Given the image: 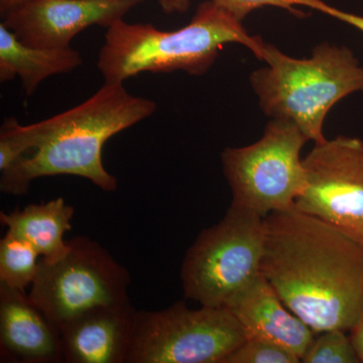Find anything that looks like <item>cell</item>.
Listing matches in <instances>:
<instances>
[{"label": "cell", "instance_id": "1", "mask_svg": "<svg viewBox=\"0 0 363 363\" xmlns=\"http://www.w3.org/2000/svg\"><path fill=\"white\" fill-rule=\"evenodd\" d=\"M260 272L315 333L350 331L363 314V245L297 208L264 217Z\"/></svg>", "mask_w": 363, "mask_h": 363}, {"label": "cell", "instance_id": "2", "mask_svg": "<svg viewBox=\"0 0 363 363\" xmlns=\"http://www.w3.org/2000/svg\"><path fill=\"white\" fill-rule=\"evenodd\" d=\"M157 104L130 94L123 83H106L86 101L40 121L37 147L2 172L0 190L23 195L30 183L50 176L87 179L105 192L117 189V179L104 168L102 150L112 136L149 118Z\"/></svg>", "mask_w": 363, "mask_h": 363}, {"label": "cell", "instance_id": "3", "mask_svg": "<svg viewBox=\"0 0 363 363\" xmlns=\"http://www.w3.org/2000/svg\"><path fill=\"white\" fill-rule=\"evenodd\" d=\"M229 44L245 45L259 59L264 42L250 35L242 21L213 0H207L198 6L187 26L172 32H164L150 23L116 21L105 33L97 68L106 83H123L143 72L184 71L202 76Z\"/></svg>", "mask_w": 363, "mask_h": 363}, {"label": "cell", "instance_id": "4", "mask_svg": "<svg viewBox=\"0 0 363 363\" xmlns=\"http://www.w3.org/2000/svg\"><path fill=\"white\" fill-rule=\"evenodd\" d=\"M259 60L266 67L252 72L250 80L260 109L292 121L315 145L326 140L324 121L334 105L363 92V66L345 45L322 43L310 58L297 59L264 43Z\"/></svg>", "mask_w": 363, "mask_h": 363}, {"label": "cell", "instance_id": "5", "mask_svg": "<svg viewBox=\"0 0 363 363\" xmlns=\"http://www.w3.org/2000/svg\"><path fill=\"white\" fill-rule=\"evenodd\" d=\"M264 252V218L230 205L186 252L181 267L185 297L201 306L224 307L259 274Z\"/></svg>", "mask_w": 363, "mask_h": 363}, {"label": "cell", "instance_id": "6", "mask_svg": "<svg viewBox=\"0 0 363 363\" xmlns=\"http://www.w3.org/2000/svg\"><path fill=\"white\" fill-rule=\"evenodd\" d=\"M307 142L292 121L272 118L257 142L226 147L221 162L233 193L230 205L262 218L295 207L305 186L301 150Z\"/></svg>", "mask_w": 363, "mask_h": 363}, {"label": "cell", "instance_id": "7", "mask_svg": "<svg viewBox=\"0 0 363 363\" xmlns=\"http://www.w3.org/2000/svg\"><path fill=\"white\" fill-rule=\"evenodd\" d=\"M247 334L224 307L136 311L126 363H224Z\"/></svg>", "mask_w": 363, "mask_h": 363}, {"label": "cell", "instance_id": "8", "mask_svg": "<svg viewBox=\"0 0 363 363\" xmlns=\"http://www.w3.org/2000/svg\"><path fill=\"white\" fill-rule=\"evenodd\" d=\"M68 245L62 259H40L28 293L59 330L93 308L130 301V274L111 253L87 236H76Z\"/></svg>", "mask_w": 363, "mask_h": 363}, {"label": "cell", "instance_id": "9", "mask_svg": "<svg viewBox=\"0 0 363 363\" xmlns=\"http://www.w3.org/2000/svg\"><path fill=\"white\" fill-rule=\"evenodd\" d=\"M303 164L295 208L363 245V140L339 135L316 143Z\"/></svg>", "mask_w": 363, "mask_h": 363}, {"label": "cell", "instance_id": "10", "mask_svg": "<svg viewBox=\"0 0 363 363\" xmlns=\"http://www.w3.org/2000/svg\"><path fill=\"white\" fill-rule=\"evenodd\" d=\"M140 0H30L2 18L21 42L42 49L71 47L74 37L90 26L108 28Z\"/></svg>", "mask_w": 363, "mask_h": 363}, {"label": "cell", "instance_id": "11", "mask_svg": "<svg viewBox=\"0 0 363 363\" xmlns=\"http://www.w3.org/2000/svg\"><path fill=\"white\" fill-rule=\"evenodd\" d=\"M135 314L128 301L74 317L60 328L63 362L126 363Z\"/></svg>", "mask_w": 363, "mask_h": 363}, {"label": "cell", "instance_id": "12", "mask_svg": "<svg viewBox=\"0 0 363 363\" xmlns=\"http://www.w3.org/2000/svg\"><path fill=\"white\" fill-rule=\"evenodd\" d=\"M1 362H63L61 334L23 291L0 284Z\"/></svg>", "mask_w": 363, "mask_h": 363}, {"label": "cell", "instance_id": "13", "mask_svg": "<svg viewBox=\"0 0 363 363\" xmlns=\"http://www.w3.org/2000/svg\"><path fill=\"white\" fill-rule=\"evenodd\" d=\"M247 334L267 339L302 358L315 332L281 302L271 284L259 272L224 305Z\"/></svg>", "mask_w": 363, "mask_h": 363}, {"label": "cell", "instance_id": "14", "mask_svg": "<svg viewBox=\"0 0 363 363\" xmlns=\"http://www.w3.org/2000/svg\"><path fill=\"white\" fill-rule=\"evenodd\" d=\"M82 64V57L71 47H32L18 40L6 26L0 25V82L20 78L28 97L35 93L45 79L69 73Z\"/></svg>", "mask_w": 363, "mask_h": 363}, {"label": "cell", "instance_id": "15", "mask_svg": "<svg viewBox=\"0 0 363 363\" xmlns=\"http://www.w3.org/2000/svg\"><path fill=\"white\" fill-rule=\"evenodd\" d=\"M74 207L62 197L40 204H30L23 209L0 213V222L7 233L30 243L42 259L55 262L69 250L64 235L72 229Z\"/></svg>", "mask_w": 363, "mask_h": 363}, {"label": "cell", "instance_id": "16", "mask_svg": "<svg viewBox=\"0 0 363 363\" xmlns=\"http://www.w3.org/2000/svg\"><path fill=\"white\" fill-rule=\"evenodd\" d=\"M40 257L30 243L6 233L0 240V284L25 292L37 277Z\"/></svg>", "mask_w": 363, "mask_h": 363}, {"label": "cell", "instance_id": "17", "mask_svg": "<svg viewBox=\"0 0 363 363\" xmlns=\"http://www.w3.org/2000/svg\"><path fill=\"white\" fill-rule=\"evenodd\" d=\"M39 123L23 125L16 117H7L0 128V173L11 169L37 147Z\"/></svg>", "mask_w": 363, "mask_h": 363}, {"label": "cell", "instance_id": "18", "mask_svg": "<svg viewBox=\"0 0 363 363\" xmlns=\"http://www.w3.org/2000/svg\"><path fill=\"white\" fill-rule=\"evenodd\" d=\"M301 362L305 363H359L350 335L342 329L315 334Z\"/></svg>", "mask_w": 363, "mask_h": 363}, {"label": "cell", "instance_id": "19", "mask_svg": "<svg viewBox=\"0 0 363 363\" xmlns=\"http://www.w3.org/2000/svg\"><path fill=\"white\" fill-rule=\"evenodd\" d=\"M292 351L267 339L247 337L224 363H298Z\"/></svg>", "mask_w": 363, "mask_h": 363}, {"label": "cell", "instance_id": "20", "mask_svg": "<svg viewBox=\"0 0 363 363\" xmlns=\"http://www.w3.org/2000/svg\"><path fill=\"white\" fill-rule=\"evenodd\" d=\"M213 1L227 13H230L236 20L242 21L248 14L260 7H281L297 13L294 6L311 7L316 0H213Z\"/></svg>", "mask_w": 363, "mask_h": 363}, {"label": "cell", "instance_id": "21", "mask_svg": "<svg viewBox=\"0 0 363 363\" xmlns=\"http://www.w3.org/2000/svg\"><path fill=\"white\" fill-rule=\"evenodd\" d=\"M311 9L315 11H321L325 14L332 16V18H336V20L342 21V23H347L357 30H360L363 33V16H358V14L347 13V11H341V9H335L330 6H327L321 0H316L314 4H312Z\"/></svg>", "mask_w": 363, "mask_h": 363}, {"label": "cell", "instance_id": "22", "mask_svg": "<svg viewBox=\"0 0 363 363\" xmlns=\"http://www.w3.org/2000/svg\"><path fill=\"white\" fill-rule=\"evenodd\" d=\"M162 11L166 13H183L188 11L191 0H157Z\"/></svg>", "mask_w": 363, "mask_h": 363}, {"label": "cell", "instance_id": "23", "mask_svg": "<svg viewBox=\"0 0 363 363\" xmlns=\"http://www.w3.org/2000/svg\"><path fill=\"white\" fill-rule=\"evenodd\" d=\"M350 332L351 340H352L353 345L357 351L360 362H363V314Z\"/></svg>", "mask_w": 363, "mask_h": 363}, {"label": "cell", "instance_id": "24", "mask_svg": "<svg viewBox=\"0 0 363 363\" xmlns=\"http://www.w3.org/2000/svg\"><path fill=\"white\" fill-rule=\"evenodd\" d=\"M28 1H30V0H0V16H4L11 9Z\"/></svg>", "mask_w": 363, "mask_h": 363}]
</instances>
